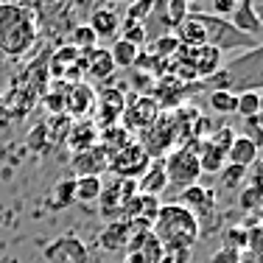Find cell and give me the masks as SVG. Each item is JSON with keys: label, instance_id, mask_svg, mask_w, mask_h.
Here are the masks:
<instances>
[{"label": "cell", "instance_id": "obj_40", "mask_svg": "<svg viewBox=\"0 0 263 263\" xmlns=\"http://www.w3.org/2000/svg\"><path fill=\"white\" fill-rule=\"evenodd\" d=\"M196 3H202V0H187V6H196Z\"/></svg>", "mask_w": 263, "mask_h": 263}, {"label": "cell", "instance_id": "obj_11", "mask_svg": "<svg viewBox=\"0 0 263 263\" xmlns=\"http://www.w3.org/2000/svg\"><path fill=\"white\" fill-rule=\"evenodd\" d=\"M135 182H137V193L160 196V193L168 187V177H165V165H162V160H152V162H148V168L135 179Z\"/></svg>", "mask_w": 263, "mask_h": 263}, {"label": "cell", "instance_id": "obj_24", "mask_svg": "<svg viewBox=\"0 0 263 263\" xmlns=\"http://www.w3.org/2000/svg\"><path fill=\"white\" fill-rule=\"evenodd\" d=\"M160 208H162L160 196H146V193H137V218H140V221L154 224ZM132 221H135V218H132Z\"/></svg>", "mask_w": 263, "mask_h": 263}, {"label": "cell", "instance_id": "obj_2", "mask_svg": "<svg viewBox=\"0 0 263 263\" xmlns=\"http://www.w3.org/2000/svg\"><path fill=\"white\" fill-rule=\"evenodd\" d=\"M202 87H208V92L210 90H230V92L260 90L263 87V45L233 59L221 73H213L210 79H204Z\"/></svg>", "mask_w": 263, "mask_h": 263}, {"label": "cell", "instance_id": "obj_34", "mask_svg": "<svg viewBox=\"0 0 263 263\" xmlns=\"http://www.w3.org/2000/svg\"><path fill=\"white\" fill-rule=\"evenodd\" d=\"M238 202H241V208H243V210H252V208H255V202H260V193L255 191V187H247V191H241Z\"/></svg>", "mask_w": 263, "mask_h": 263}, {"label": "cell", "instance_id": "obj_16", "mask_svg": "<svg viewBox=\"0 0 263 263\" xmlns=\"http://www.w3.org/2000/svg\"><path fill=\"white\" fill-rule=\"evenodd\" d=\"M230 23H233L241 34L255 36V40H258L260 23H258V17H255V3H252V0H241V3L230 11Z\"/></svg>", "mask_w": 263, "mask_h": 263}, {"label": "cell", "instance_id": "obj_19", "mask_svg": "<svg viewBox=\"0 0 263 263\" xmlns=\"http://www.w3.org/2000/svg\"><path fill=\"white\" fill-rule=\"evenodd\" d=\"M179 40V45H185V48H202V45H208V36H204V28H202V23L193 17V11L185 17L182 23L177 26V34H174Z\"/></svg>", "mask_w": 263, "mask_h": 263}, {"label": "cell", "instance_id": "obj_4", "mask_svg": "<svg viewBox=\"0 0 263 263\" xmlns=\"http://www.w3.org/2000/svg\"><path fill=\"white\" fill-rule=\"evenodd\" d=\"M199 23L204 28V36H208V45L216 48L218 53H227V51H238V48H258V40L255 36L241 34L230 20L218 14H208V11H193Z\"/></svg>", "mask_w": 263, "mask_h": 263}, {"label": "cell", "instance_id": "obj_10", "mask_svg": "<svg viewBox=\"0 0 263 263\" xmlns=\"http://www.w3.org/2000/svg\"><path fill=\"white\" fill-rule=\"evenodd\" d=\"M177 204H182V208H187L191 213L196 210V213H202V216H208V213L216 210V193L196 182V185H187L179 191Z\"/></svg>", "mask_w": 263, "mask_h": 263}, {"label": "cell", "instance_id": "obj_21", "mask_svg": "<svg viewBox=\"0 0 263 263\" xmlns=\"http://www.w3.org/2000/svg\"><path fill=\"white\" fill-rule=\"evenodd\" d=\"M101 187H104L101 177H76L73 179V196H76V202L92 204L101 196Z\"/></svg>", "mask_w": 263, "mask_h": 263}, {"label": "cell", "instance_id": "obj_13", "mask_svg": "<svg viewBox=\"0 0 263 263\" xmlns=\"http://www.w3.org/2000/svg\"><path fill=\"white\" fill-rule=\"evenodd\" d=\"M129 238H132L129 221H109L98 233V243H101L104 252H121V249L129 247Z\"/></svg>", "mask_w": 263, "mask_h": 263}, {"label": "cell", "instance_id": "obj_38", "mask_svg": "<svg viewBox=\"0 0 263 263\" xmlns=\"http://www.w3.org/2000/svg\"><path fill=\"white\" fill-rule=\"evenodd\" d=\"M123 263H146V260H143L137 252H129V255H126V260H123Z\"/></svg>", "mask_w": 263, "mask_h": 263}, {"label": "cell", "instance_id": "obj_33", "mask_svg": "<svg viewBox=\"0 0 263 263\" xmlns=\"http://www.w3.org/2000/svg\"><path fill=\"white\" fill-rule=\"evenodd\" d=\"M45 135H48V126L42 123V126H36L34 132L28 135V143H31V148H36V152H45L48 148V143H45Z\"/></svg>", "mask_w": 263, "mask_h": 263}, {"label": "cell", "instance_id": "obj_27", "mask_svg": "<svg viewBox=\"0 0 263 263\" xmlns=\"http://www.w3.org/2000/svg\"><path fill=\"white\" fill-rule=\"evenodd\" d=\"M247 171H249V168H241V165L227 162V165L221 168V185H224V191H238V187L243 185V179H247Z\"/></svg>", "mask_w": 263, "mask_h": 263}, {"label": "cell", "instance_id": "obj_8", "mask_svg": "<svg viewBox=\"0 0 263 263\" xmlns=\"http://www.w3.org/2000/svg\"><path fill=\"white\" fill-rule=\"evenodd\" d=\"M45 260L48 263H90V249L79 238L65 235L45 247Z\"/></svg>", "mask_w": 263, "mask_h": 263}, {"label": "cell", "instance_id": "obj_26", "mask_svg": "<svg viewBox=\"0 0 263 263\" xmlns=\"http://www.w3.org/2000/svg\"><path fill=\"white\" fill-rule=\"evenodd\" d=\"M53 208L56 210H65L70 208L73 202H76V196H73V179H59V182L53 185Z\"/></svg>", "mask_w": 263, "mask_h": 263}, {"label": "cell", "instance_id": "obj_28", "mask_svg": "<svg viewBox=\"0 0 263 263\" xmlns=\"http://www.w3.org/2000/svg\"><path fill=\"white\" fill-rule=\"evenodd\" d=\"M73 42H76L73 48H79V51H84V53H87V51H92V48L98 45V36L92 34V28L84 23V26H79L76 31H73Z\"/></svg>", "mask_w": 263, "mask_h": 263}, {"label": "cell", "instance_id": "obj_31", "mask_svg": "<svg viewBox=\"0 0 263 263\" xmlns=\"http://www.w3.org/2000/svg\"><path fill=\"white\" fill-rule=\"evenodd\" d=\"M187 14H191V6H187V0H168V26L177 28Z\"/></svg>", "mask_w": 263, "mask_h": 263}, {"label": "cell", "instance_id": "obj_25", "mask_svg": "<svg viewBox=\"0 0 263 263\" xmlns=\"http://www.w3.org/2000/svg\"><path fill=\"white\" fill-rule=\"evenodd\" d=\"M235 104H238L235 92H230V90H210V106H213V112H218V115H233Z\"/></svg>", "mask_w": 263, "mask_h": 263}, {"label": "cell", "instance_id": "obj_36", "mask_svg": "<svg viewBox=\"0 0 263 263\" xmlns=\"http://www.w3.org/2000/svg\"><path fill=\"white\" fill-rule=\"evenodd\" d=\"M238 3H241V0H213V6H216V14H218V17L230 14V11H233Z\"/></svg>", "mask_w": 263, "mask_h": 263}, {"label": "cell", "instance_id": "obj_18", "mask_svg": "<svg viewBox=\"0 0 263 263\" xmlns=\"http://www.w3.org/2000/svg\"><path fill=\"white\" fill-rule=\"evenodd\" d=\"M84 56H87L84 70L96 81H104L115 73V62H112V56H109V48H92V51H87Z\"/></svg>", "mask_w": 263, "mask_h": 263}, {"label": "cell", "instance_id": "obj_9", "mask_svg": "<svg viewBox=\"0 0 263 263\" xmlns=\"http://www.w3.org/2000/svg\"><path fill=\"white\" fill-rule=\"evenodd\" d=\"M73 168L79 171V177H101V171L109 168V154H106L104 146L96 143L92 148L73 154Z\"/></svg>", "mask_w": 263, "mask_h": 263}, {"label": "cell", "instance_id": "obj_15", "mask_svg": "<svg viewBox=\"0 0 263 263\" xmlns=\"http://www.w3.org/2000/svg\"><path fill=\"white\" fill-rule=\"evenodd\" d=\"M227 162L241 165V168L255 165V162H258V143L247 135H235L233 146H230V152H227Z\"/></svg>", "mask_w": 263, "mask_h": 263}, {"label": "cell", "instance_id": "obj_41", "mask_svg": "<svg viewBox=\"0 0 263 263\" xmlns=\"http://www.w3.org/2000/svg\"><path fill=\"white\" fill-rule=\"evenodd\" d=\"M0 6H3V0H0Z\"/></svg>", "mask_w": 263, "mask_h": 263}, {"label": "cell", "instance_id": "obj_30", "mask_svg": "<svg viewBox=\"0 0 263 263\" xmlns=\"http://www.w3.org/2000/svg\"><path fill=\"white\" fill-rule=\"evenodd\" d=\"M177 51H179V40L174 34L160 36V40L154 42V48H152V53L160 56V59H165V56H177Z\"/></svg>", "mask_w": 263, "mask_h": 263}, {"label": "cell", "instance_id": "obj_37", "mask_svg": "<svg viewBox=\"0 0 263 263\" xmlns=\"http://www.w3.org/2000/svg\"><path fill=\"white\" fill-rule=\"evenodd\" d=\"M252 187H255V191H258L260 193V196H263V165H258V168H255V177H252Z\"/></svg>", "mask_w": 263, "mask_h": 263}, {"label": "cell", "instance_id": "obj_22", "mask_svg": "<svg viewBox=\"0 0 263 263\" xmlns=\"http://www.w3.org/2000/svg\"><path fill=\"white\" fill-rule=\"evenodd\" d=\"M109 56H112V62H115V70L118 67H121V70H132L135 62H137V56H140V48H135L126 40H115L112 48H109Z\"/></svg>", "mask_w": 263, "mask_h": 263}, {"label": "cell", "instance_id": "obj_20", "mask_svg": "<svg viewBox=\"0 0 263 263\" xmlns=\"http://www.w3.org/2000/svg\"><path fill=\"white\" fill-rule=\"evenodd\" d=\"M196 157H199V168H202V174H221V168L227 165V154L218 152L210 140L199 143Z\"/></svg>", "mask_w": 263, "mask_h": 263}, {"label": "cell", "instance_id": "obj_1", "mask_svg": "<svg viewBox=\"0 0 263 263\" xmlns=\"http://www.w3.org/2000/svg\"><path fill=\"white\" fill-rule=\"evenodd\" d=\"M152 233L157 235L165 255L191 252V247L199 241V218L182 204H162L157 218L152 224Z\"/></svg>", "mask_w": 263, "mask_h": 263}, {"label": "cell", "instance_id": "obj_3", "mask_svg": "<svg viewBox=\"0 0 263 263\" xmlns=\"http://www.w3.org/2000/svg\"><path fill=\"white\" fill-rule=\"evenodd\" d=\"M36 40V20L26 6H0V51L9 56H23Z\"/></svg>", "mask_w": 263, "mask_h": 263}, {"label": "cell", "instance_id": "obj_32", "mask_svg": "<svg viewBox=\"0 0 263 263\" xmlns=\"http://www.w3.org/2000/svg\"><path fill=\"white\" fill-rule=\"evenodd\" d=\"M154 3H157V0H135V3L129 6V11H126V20L143 23L148 17V11L154 9Z\"/></svg>", "mask_w": 263, "mask_h": 263}, {"label": "cell", "instance_id": "obj_6", "mask_svg": "<svg viewBox=\"0 0 263 263\" xmlns=\"http://www.w3.org/2000/svg\"><path fill=\"white\" fill-rule=\"evenodd\" d=\"M148 162H152V157L146 154V148L132 140L123 148H118L115 154H109V168L106 171H112L118 179H137L148 168Z\"/></svg>", "mask_w": 263, "mask_h": 263}, {"label": "cell", "instance_id": "obj_5", "mask_svg": "<svg viewBox=\"0 0 263 263\" xmlns=\"http://www.w3.org/2000/svg\"><path fill=\"white\" fill-rule=\"evenodd\" d=\"M162 165H165V177L168 185L174 187H187V185H196L199 177H202V168H199V157L191 152V148H177V152H168L162 157Z\"/></svg>", "mask_w": 263, "mask_h": 263}, {"label": "cell", "instance_id": "obj_7", "mask_svg": "<svg viewBox=\"0 0 263 263\" xmlns=\"http://www.w3.org/2000/svg\"><path fill=\"white\" fill-rule=\"evenodd\" d=\"M123 118H126V126L135 132H146L154 121L160 118V104L154 98L146 96H135L129 104H123Z\"/></svg>", "mask_w": 263, "mask_h": 263}, {"label": "cell", "instance_id": "obj_12", "mask_svg": "<svg viewBox=\"0 0 263 263\" xmlns=\"http://www.w3.org/2000/svg\"><path fill=\"white\" fill-rule=\"evenodd\" d=\"M98 137H101V129H98L90 118H81L79 123H73V126L67 129V146L76 154V152H84V148H92Z\"/></svg>", "mask_w": 263, "mask_h": 263}, {"label": "cell", "instance_id": "obj_29", "mask_svg": "<svg viewBox=\"0 0 263 263\" xmlns=\"http://www.w3.org/2000/svg\"><path fill=\"white\" fill-rule=\"evenodd\" d=\"M121 28H123V36H121V40L132 42L135 48H143V42H146V28H143V23L126 20V26H121Z\"/></svg>", "mask_w": 263, "mask_h": 263}, {"label": "cell", "instance_id": "obj_17", "mask_svg": "<svg viewBox=\"0 0 263 263\" xmlns=\"http://www.w3.org/2000/svg\"><path fill=\"white\" fill-rule=\"evenodd\" d=\"M92 104H96V92H92V87L87 84H73V90L65 96V115H87V112L92 109Z\"/></svg>", "mask_w": 263, "mask_h": 263}, {"label": "cell", "instance_id": "obj_35", "mask_svg": "<svg viewBox=\"0 0 263 263\" xmlns=\"http://www.w3.org/2000/svg\"><path fill=\"white\" fill-rule=\"evenodd\" d=\"M210 263H238V255H235V249H233V247H224L221 252L213 255V260H210Z\"/></svg>", "mask_w": 263, "mask_h": 263}, {"label": "cell", "instance_id": "obj_39", "mask_svg": "<svg viewBox=\"0 0 263 263\" xmlns=\"http://www.w3.org/2000/svg\"><path fill=\"white\" fill-rule=\"evenodd\" d=\"M255 17H258V23H260V28H263V3L255 6Z\"/></svg>", "mask_w": 263, "mask_h": 263}, {"label": "cell", "instance_id": "obj_23", "mask_svg": "<svg viewBox=\"0 0 263 263\" xmlns=\"http://www.w3.org/2000/svg\"><path fill=\"white\" fill-rule=\"evenodd\" d=\"M235 112L241 118H247V121H252L255 115H260V96H258V90H243L241 96H238Z\"/></svg>", "mask_w": 263, "mask_h": 263}, {"label": "cell", "instance_id": "obj_14", "mask_svg": "<svg viewBox=\"0 0 263 263\" xmlns=\"http://www.w3.org/2000/svg\"><path fill=\"white\" fill-rule=\"evenodd\" d=\"M87 26L92 28V34H96L98 40H115L118 31H121V17L112 9H96Z\"/></svg>", "mask_w": 263, "mask_h": 263}]
</instances>
